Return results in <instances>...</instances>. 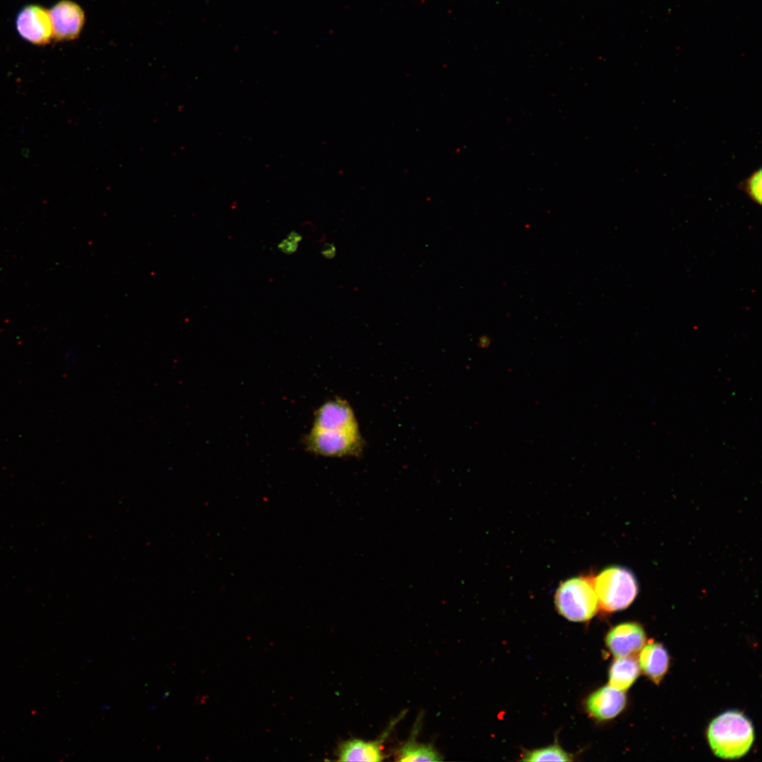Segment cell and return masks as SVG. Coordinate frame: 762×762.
<instances>
[{
  "instance_id": "cell-6",
  "label": "cell",
  "mask_w": 762,
  "mask_h": 762,
  "mask_svg": "<svg viewBox=\"0 0 762 762\" xmlns=\"http://www.w3.org/2000/svg\"><path fill=\"white\" fill-rule=\"evenodd\" d=\"M312 429L316 430H358L353 411L344 400L335 399L324 403L316 411Z\"/></svg>"
},
{
  "instance_id": "cell-15",
  "label": "cell",
  "mask_w": 762,
  "mask_h": 762,
  "mask_svg": "<svg viewBox=\"0 0 762 762\" xmlns=\"http://www.w3.org/2000/svg\"><path fill=\"white\" fill-rule=\"evenodd\" d=\"M739 189L758 205L762 202V171L759 168L738 185Z\"/></svg>"
},
{
  "instance_id": "cell-17",
  "label": "cell",
  "mask_w": 762,
  "mask_h": 762,
  "mask_svg": "<svg viewBox=\"0 0 762 762\" xmlns=\"http://www.w3.org/2000/svg\"><path fill=\"white\" fill-rule=\"evenodd\" d=\"M321 253L325 258L332 259L336 255V248L333 243H327L324 245Z\"/></svg>"
},
{
  "instance_id": "cell-9",
  "label": "cell",
  "mask_w": 762,
  "mask_h": 762,
  "mask_svg": "<svg viewBox=\"0 0 762 762\" xmlns=\"http://www.w3.org/2000/svg\"><path fill=\"white\" fill-rule=\"evenodd\" d=\"M396 720L386 729L385 734L378 739L365 741L361 739H351L343 742L337 750L339 761H382L385 755L383 752V743L389 734Z\"/></svg>"
},
{
  "instance_id": "cell-7",
  "label": "cell",
  "mask_w": 762,
  "mask_h": 762,
  "mask_svg": "<svg viewBox=\"0 0 762 762\" xmlns=\"http://www.w3.org/2000/svg\"><path fill=\"white\" fill-rule=\"evenodd\" d=\"M53 27V38L69 40L76 38L85 23L84 11L73 1L64 0L49 11Z\"/></svg>"
},
{
  "instance_id": "cell-18",
  "label": "cell",
  "mask_w": 762,
  "mask_h": 762,
  "mask_svg": "<svg viewBox=\"0 0 762 762\" xmlns=\"http://www.w3.org/2000/svg\"><path fill=\"white\" fill-rule=\"evenodd\" d=\"M287 238L299 243V241H301V240L302 239V236L296 231H291L287 236Z\"/></svg>"
},
{
  "instance_id": "cell-4",
  "label": "cell",
  "mask_w": 762,
  "mask_h": 762,
  "mask_svg": "<svg viewBox=\"0 0 762 762\" xmlns=\"http://www.w3.org/2000/svg\"><path fill=\"white\" fill-rule=\"evenodd\" d=\"M308 451L329 457L359 456L363 441L359 430H316L311 429L306 437Z\"/></svg>"
},
{
  "instance_id": "cell-13",
  "label": "cell",
  "mask_w": 762,
  "mask_h": 762,
  "mask_svg": "<svg viewBox=\"0 0 762 762\" xmlns=\"http://www.w3.org/2000/svg\"><path fill=\"white\" fill-rule=\"evenodd\" d=\"M413 731L411 737L399 749L397 754L398 761H440L442 755L430 744L417 742Z\"/></svg>"
},
{
  "instance_id": "cell-11",
  "label": "cell",
  "mask_w": 762,
  "mask_h": 762,
  "mask_svg": "<svg viewBox=\"0 0 762 762\" xmlns=\"http://www.w3.org/2000/svg\"><path fill=\"white\" fill-rule=\"evenodd\" d=\"M639 665L643 673L654 683L659 684L666 674L670 663L667 650L658 643L648 642L639 651Z\"/></svg>"
},
{
  "instance_id": "cell-5",
  "label": "cell",
  "mask_w": 762,
  "mask_h": 762,
  "mask_svg": "<svg viewBox=\"0 0 762 762\" xmlns=\"http://www.w3.org/2000/svg\"><path fill=\"white\" fill-rule=\"evenodd\" d=\"M16 28L24 40L34 44H46L53 38L49 11L40 6L30 5L23 8L18 14Z\"/></svg>"
},
{
  "instance_id": "cell-10",
  "label": "cell",
  "mask_w": 762,
  "mask_h": 762,
  "mask_svg": "<svg viewBox=\"0 0 762 762\" xmlns=\"http://www.w3.org/2000/svg\"><path fill=\"white\" fill-rule=\"evenodd\" d=\"M626 696L624 691L612 687H602L589 696L586 701L588 713L593 718L605 720L615 718L619 714L626 705Z\"/></svg>"
},
{
  "instance_id": "cell-8",
  "label": "cell",
  "mask_w": 762,
  "mask_h": 762,
  "mask_svg": "<svg viewBox=\"0 0 762 762\" xmlns=\"http://www.w3.org/2000/svg\"><path fill=\"white\" fill-rule=\"evenodd\" d=\"M646 633L636 622H626L612 628L606 636V645L616 658L632 656L646 643Z\"/></svg>"
},
{
  "instance_id": "cell-3",
  "label": "cell",
  "mask_w": 762,
  "mask_h": 762,
  "mask_svg": "<svg viewBox=\"0 0 762 762\" xmlns=\"http://www.w3.org/2000/svg\"><path fill=\"white\" fill-rule=\"evenodd\" d=\"M598 607L607 612L627 608L638 593L637 581L631 572L622 567H610L593 577Z\"/></svg>"
},
{
  "instance_id": "cell-12",
  "label": "cell",
  "mask_w": 762,
  "mask_h": 762,
  "mask_svg": "<svg viewBox=\"0 0 762 762\" xmlns=\"http://www.w3.org/2000/svg\"><path fill=\"white\" fill-rule=\"evenodd\" d=\"M640 667L632 656L617 658L609 672L610 686L619 691L627 690L637 679Z\"/></svg>"
},
{
  "instance_id": "cell-1",
  "label": "cell",
  "mask_w": 762,
  "mask_h": 762,
  "mask_svg": "<svg viewBox=\"0 0 762 762\" xmlns=\"http://www.w3.org/2000/svg\"><path fill=\"white\" fill-rule=\"evenodd\" d=\"M707 737L715 756L735 759L744 756L754 740L750 720L738 711H727L710 723Z\"/></svg>"
},
{
  "instance_id": "cell-16",
  "label": "cell",
  "mask_w": 762,
  "mask_h": 762,
  "mask_svg": "<svg viewBox=\"0 0 762 762\" xmlns=\"http://www.w3.org/2000/svg\"><path fill=\"white\" fill-rule=\"evenodd\" d=\"M298 246V243L294 241L288 239L287 238L283 240L279 245V249L286 254H292L296 252Z\"/></svg>"
},
{
  "instance_id": "cell-14",
  "label": "cell",
  "mask_w": 762,
  "mask_h": 762,
  "mask_svg": "<svg viewBox=\"0 0 762 762\" xmlns=\"http://www.w3.org/2000/svg\"><path fill=\"white\" fill-rule=\"evenodd\" d=\"M522 761H570L572 756L558 745L526 752Z\"/></svg>"
},
{
  "instance_id": "cell-2",
  "label": "cell",
  "mask_w": 762,
  "mask_h": 762,
  "mask_svg": "<svg viewBox=\"0 0 762 762\" xmlns=\"http://www.w3.org/2000/svg\"><path fill=\"white\" fill-rule=\"evenodd\" d=\"M555 602L559 613L570 621L591 619L598 610L593 577L581 576L562 582L556 591Z\"/></svg>"
}]
</instances>
